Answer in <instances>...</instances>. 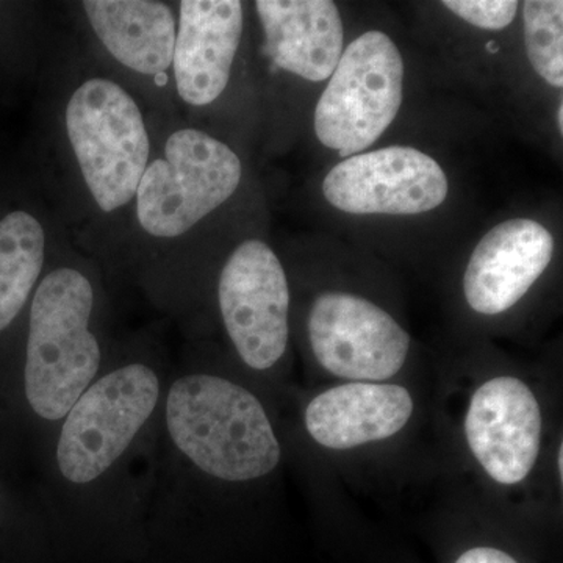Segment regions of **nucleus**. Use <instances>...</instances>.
I'll return each instance as SVG.
<instances>
[{"mask_svg":"<svg viewBox=\"0 0 563 563\" xmlns=\"http://www.w3.org/2000/svg\"><path fill=\"white\" fill-rule=\"evenodd\" d=\"M165 415L174 448L214 479L247 483L279 465L280 443L268 415L231 380L211 374L179 377L166 395Z\"/></svg>","mask_w":563,"mask_h":563,"instance_id":"1","label":"nucleus"},{"mask_svg":"<svg viewBox=\"0 0 563 563\" xmlns=\"http://www.w3.org/2000/svg\"><path fill=\"white\" fill-rule=\"evenodd\" d=\"M95 291L73 268L47 274L33 295L25 350L24 391L32 412L57 422L101 368V344L90 329Z\"/></svg>","mask_w":563,"mask_h":563,"instance_id":"2","label":"nucleus"},{"mask_svg":"<svg viewBox=\"0 0 563 563\" xmlns=\"http://www.w3.org/2000/svg\"><path fill=\"white\" fill-rule=\"evenodd\" d=\"M158 374L128 363L98 377L63 418L55 462L70 485L98 483L129 453L161 402Z\"/></svg>","mask_w":563,"mask_h":563,"instance_id":"3","label":"nucleus"},{"mask_svg":"<svg viewBox=\"0 0 563 563\" xmlns=\"http://www.w3.org/2000/svg\"><path fill=\"white\" fill-rule=\"evenodd\" d=\"M66 131L101 210L131 202L150 162V135L132 96L111 80L85 81L66 107Z\"/></svg>","mask_w":563,"mask_h":563,"instance_id":"4","label":"nucleus"},{"mask_svg":"<svg viewBox=\"0 0 563 563\" xmlns=\"http://www.w3.org/2000/svg\"><path fill=\"white\" fill-rule=\"evenodd\" d=\"M242 162L235 152L196 129L166 141L165 155L147 165L136 190L141 228L158 239L184 235L239 188Z\"/></svg>","mask_w":563,"mask_h":563,"instance_id":"5","label":"nucleus"},{"mask_svg":"<svg viewBox=\"0 0 563 563\" xmlns=\"http://www.w3.org/2000/svg\"><path fill=\"white\" fill-rule=\"evenodd\" d=\"M314 110V132L342 157L365 151L390 128L404 98V60L387 33L352 41Z\"/></svg>","mask_w":563,"mask_h":563,"instance_id":"6","label":"nucleus"},{"mask_svg":"<svg viewBox=\"0 0 563 563\" xmlns=\"http://www.w3.org/2000/svg\"><path fill=\"white\" fill-rule=\"evenodd\" d=\"M218 301L242 361L257 372L273 368L287 351L290 288L268 244L247 240L232 252L222 268Z\"/></svg>","mask_w":563,"mask_h":563,"instance_id":"7","label":"nucleus"},{"mask_svg":"<svg viewBox=\"0 0 563 563\" xmlns=\"http://www.w3.org/2000/svg\"><path fill=\"white\" fill-rule=\"evenodd\" d=\"M314 357L333 376L358 383L390 379L406 363L410 339L376 303L350 292H324L309 317Z\"/></svg>","mask_w":563,"mask_h":563,"instance_id":"8","label":"nucleus"},{"mask_svg":"<svg viewBox=\"0 0 563 563\" xmlns=\"http://www.w3.org/2000/svg\"><path fill=\"white\" fill-rule=\"evenodd\" d=\"M324 198L351 214H421L442 206L448 179L424 152L390 146L344 158L322 181Z\"/></svg>","mask_w":563,"mask_h":563,"instance_id":"9","label":"nucleus"},{"mask_svg":"<svg viewBox=\"0 0 563 563\" xmlns=\"http://www.w3.org/2000/svg\"><path fill=\"white\" fill-rule=\"evenodd\" d=\"M465 432L470 450L492 479L518 484L539 457L542 412L528 385L515 377H496L474 393Z\"/></svg>","mask_w":563,"mask_h":563,"instance_id":"10","label":"nucleus"},{"mask_svg":"<svg viewBox=\"0 0 563 563\" xmlns=\"http://www.w3.org/2000/svg\"><path fill=\"white\" fill-rule=\"evenodd\" d=\"M553 255L554 236L540 222H501L473 251L463 276L466 302L483 314L512 309L547 272Z\"/></svg>","mask_w":563,"mask_h":563,"instance_id":"11","label":"nucleus"},{"mask_svg":"<svg viewBox=\"0 0 563 563\" xmlns=\"http://www.w3.org/2000/svg\"><path fill=\"white\" fill-rule=\"evenodd\" d=\"M243 35L239 0H181L174 44L177 92L195 107L217 101L231 79Z\"/></svg>","mask_w":563,"mask_h":563,"instance_id":"12","label":"nucleus"},{"mask_svg":"<svg viewBox=\"0 0 563 563\" xmlns=\"http://www.w3.org/2000/svg\"><path fill=\"white\" fill-rule=\"evenodd\" d=\"M263 54L276 68L309 81L328 80L343 54V21L331 0H258Z\"/></svg>","mask_w":563,"mask_h":563,"instance_id":"13","label":"nucleus"},{"mask_svg":"<svg viewBox=\"0 0 563 563\" xmlns=\"http://www.w3.org/2000/svg\"><path fill=\"white\" fill-rule=\"evenodd\" d=\"M412 413V396L399 385L346 384L312 399L306 428L321 446L351 450L390 439Z\"/></svg>","mask_w":563,"mask_h":563,"instance_id":"14","label":"nucleus"},{"mask_svg":"<svg viewBox=\"0 0 563 563\" xmlns=\"http://www.w3.org/2000/svg\"><path fill=\"white\" fill-rule=\"evenodd\" d=\"M85 13L107 51L125 68L161 76L173 65L176 18L152 0H87Z\"/></svg>","mask_w":563,"mask_h":563,"instance_id":"15","label":"nucleus"},{"mask_svg":"<svg viewBox=\"0 0 563 563\" xmlns=\"http://www.w3.org/2000/svg\"><path fill=\"white\" fill-rule=\"evenodd\" d=\"M43 225L27 211L0 220V332L24 309L44 265Z\"/></svg>","mask_w":563,"mask_h":563,"instance_id":"16","label":"nucleus"},{"mask_svg":"<svg viewBox=\"0 0 563 563\" xmlns=\"http://www.w3.org/2000/svg\"><path fill=\"white\" fill-rule=\"evenodd\" d=\"M529 63L551 87H563V2L528 0L523 7Z\"/></svg>","mask_w":563,"mask_h":563,"instance_id":"17","label":"nucleus"},{"mask_svg":"<svg viewBox=\"0 0 563 563\" xmlns=\"http://www.w3.org/2000/svg\"><path fill=\"white\" fill-rule=\"evenodd\" d=\"M455 16L485 31H503L512 24L520 3L510 0H444Z\"/></svg>","mask_w":563,"mask_h":563,"instance_id":"18","label":"nucleus"},{"mask_svg":"<svg viewBox=\"0 0 563 563\" xmlns=\"http://www.w3.org/2000/svg\"><path fill=\"white\" fill-rule=\"evenodd\" d=\"M455 563H518L509 554L504 551L495 550V548H473L466 551Z\"/></svg>","mask_w":563,"mask_h":563,"instance_id":"19","label":"nucleus"},{"mask_svg":"<svg viewBox=\"0 0 563 563\" xmlns=\"http://www.w3.org/2000/svg\"><path fill=\"white\" fill-rule=\"evenodd\" d=\"M562 463H563V448L561 446V448H559V453H558L559 477H561V481H562V476H563Z\"/></svg>","mask_w":563,"mask_h":563,"instance_id":"20","label":"nucleus"},{"mask_svg":"<svg viewBox=\"0 0 563 563\" xmlns=\"http://www.w3.org/2000/svg\"><path fill=\"white\" fill-rule=\"evenodd\" d=\"M558 122H559V131H563V106H559V113H558Z\"/></svg>","mask_w":563,"mask_h":563,"instance_id":"21","label":"nucleus"}]
</instances>
